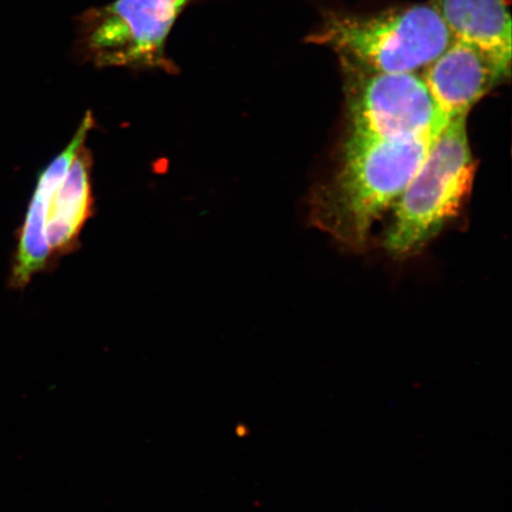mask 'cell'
Here are the masks:
<instances>
[{"instance_id":"5b68a950","label":"cell","mask_w":512,"mask_h":512,"mask_svg":"<svg viewBox=\"0 0 512 512\" xmlns=\"http://www.w3.org/2000/svg\"><path fill=\"white\" fill-rule=\"evenodd\" d=\"M350 133L411 140L437 138L448 120L416 73L371 72L343 64Z\"/></svg>"},{"instance_id":"8992f818","label":"cell","mask_w":512,"mask_h":512,"mask_svg":"<svg viewBox=\"0 0 512 512\" xmlns=\"http://www.w3.org/2000/svg\"><path fill=\"white\" fill-rule=\"evenodd\" d=\"M509 74L510 68L486 51L454 40L421 76L440 110L453 120L466 118L471 108Z\"/></svg>"},{"instance_id":"52a82bcc","label":"cell","mask_w":512,"mask_h":512,"mask_svg":"<svg viewBox=\"0 0 512 512\" xmlns=\"http://www.w3.org/2000/svg\"><path fill=\"white\" fill-rule=\"evenodd\" d=\"M93 127V115L88 112L66 149L51 160L38 177L27 215L19 229L17 252L12 262L10 278L12 287L24 288L36 274L50 266L51 255L46 235L50 204Z\"/></svg>"},{"instance_id":"7a4b0ae2","label":"cell","mask_w":512,"mask_h":512,"mask_svg":"<svg viewBox=\"0 0 512 512\" xmlns=\"http://www.w3.org/2000/svg\"><path fill=\"white\" fill-rule=\"evenodd\" d=\"M307 41L334 49L348 66L416 73L437 60L454 38L434 4H420L370 16L331 14Z\"/></svg>"},{"instance_id":"6da1fadb","label":"cell","mask_w":512,"mask_h":512,"mask_svg":"<svg viewBox=\"0 0 512 512\" xmlns=\"http://www.w3.org/2000/svg\"><path fill=\"white\" fill-rule=\"evenodd\" d=\"M437 138L389 140L350 133L341 164L316 198L319 227L348 245H363L374 223L412 181Z\"/></svg>"},{"instance_id":"277c9868","label":"cell","mask_w":512,"mask_h":512,"mask_svg":"<svg viewBox=\"0 0 512 512\" xmlns=\"http://www.w3.org/2000/svg\"><path fill=\"white\" fill-rule=\"evenodd\" d=\"M196 0H114L76 19V56L98 68L163 70L179 68L166 54L178 18Z\"/></svg>"},{"instance_id":"3957f363","label":"cell","mask_w":512,"mask_h":512,"mask_svg":"<svg viewBox=\"0 0 512 512\" xmlns=\"http://www.w3.org/2000/svg\"><path fill=\"white\" fill-rule=\"evenodd\" d=\"M475 177L466 118L453 119L439 134L424 162L394 204L384 245L405 255L425 245L462 208Z\"/></svg>"},{"instance_id":"9c48e42d","label":"cell","mask_w":512,"mask_h":512,"mask_svg":"<svg viewBox=\"0 0 512 512\" xmlns=\"http://www.w3.org/2000/svg\"><path fill=\"white\" fill-rule=\"evenodd\" d=\"M454 40L476 46L511 66L512 28L507 0H437Z\"/></svg>"},{"instance_id":"ba28073f","label":"cell","mask_w":512,"mask_h":512,"mask_svg":"<svg viewBox=\"0 0 512 512\" xmlns=\"http://www.w3.org/2000/svg\"><path fill=\"white\" fill-rule=\"evenodd\" d=\"M92 169V153L83 145L50 204L46 235L51 260L78 248L82 229L94 214Z\"/></svg>"}]
</instances>
